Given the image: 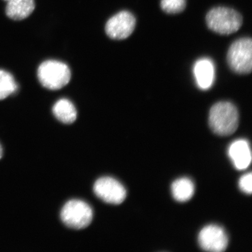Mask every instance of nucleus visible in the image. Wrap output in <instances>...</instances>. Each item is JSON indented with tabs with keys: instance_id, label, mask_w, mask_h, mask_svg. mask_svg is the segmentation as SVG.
Masks as SVG:
<instances>
[{
	"instance_id": "nucleus-1",
	"label": "nucleus",
	"mask_w": 252,
	"mask_h": 252,
	"mask_svg": "<svg viewBox=\"0 0 252 252\" xmlns=\"http://www.w3.org/2000/svg\"><path fill=\"white\" fill-rule=\"evenodd\" d=\"M239 112L231 102H220L211 108L209 124L214 133L228 136L235 133L239 125Z\"/></svg>"
},
{
	"instance_id": "nucleus-2",
	"label": "nucleus",
	"mask_w": 252,
	"mask_h": 252,
	"mask_svg": "<svg viewBox=\"0 0 252 252\" xmlns=\"http://www.w3.org/2000/svg\"><path fill=\"white\" fill-rule=\"evenodd\" d=\"M208 28L214 32L221 35H229L237 32L243 23V18L235 9L217 7L211 9L207 14Z\"/></svg>"
},
{
	"instance_id": "nucleus-3",
	"label": "nucleus",
	"mask_w": 252,
	"mask_h": 252,
	"mask_svg": "<svg viewBox=\"0 0 252 252\" xmlns=\"http://www.w3.org/2000/svg\"><path fill=\"white\" fill-rule=\"evenodd\" d=\"M71 70L65 63L50 60L37 69V77L43 87L50 90H61L70 81Z\"/></svg>"
},
{
	"instance_id": "nucleus-4",
	"label": "nucleus",
	"mask_w": 252,
	"mask_h": 252,
	"mask_svg": "<svg viewBox=\"0 0 252 252\" xmlns=\"http://www.w3.org/2000/svg\"><path fill=\"white\" fill-rule=\"evenodd\" d=\"M227 62L231 70L239 74H249L252 67V42L244 37L233 42L227 53Z\"/></svg>"
},
{
	"instance_id": "nucleus-5",
	"label": "nucleus",
	"mask_w": 252,
	"mask_h": 252,
	"mask_svg": "<svg viewBox=\"0 0 252 252\" xmlns=\"http://www.w3.org/2000/svg\"><path fill=\"white\" fill-rule=\"evenodd\" d=\"M61 219L68 227L74 229H83L88 227L93 220L92 208L83 201L72 200L63 207Z\"/></svg>"
},
{
	"instance_id": "nucleus-6",
	"label": "nucleus",
	"mask_w": 252,
	"mask_h": 252,
	"mask_svg": "<svg viewBox=\"0 0 252 252\" xmlns=\"http://www.w3.org/2000/svg\"><path fill=\"white\" fill-rule=\"evenodd\" d=\"M135 25L136 19L133 14L127 11H122L113 15L107 22L105 32L110 39L124 40L133 32Z\"/></svg>"
},
{
	"instance_id": "nucleus-7",
	"label": "nucleus",
	"mask_w": 252,
	"mask_h": 252,
	"mask_svg": "<svg viewBox=\"0 0 252 252\" xmlns=\"http://www.w3.org/2000/svg\"><path fill=\"white\" fill-rule=\"evenodd\" d=\"M96 196L106 203L118 205L125 200L127 192L121 183L111 177L97 179L94 186Z\"/></svg>"
},
{
	"instance_id": "nucleus-8",
	"label": "nucleus",
	"mask_w": 252,
	"mask_h": 252,
	"mask_svg": "<svg viewBox=\"0 0 252 252\" xmlns=\"http://www.w3.org/2000/svg\"><path fill=\"white\" fill-rule=\"evenodd\" d=\"M198 242L204 251L221 252L227 248L228 238L222 227L217 225H209L201 230L198 234Z\"/></svg>"
},
{
	"instance_id": "nucleus-9",
	"label": "nucleus",
	"mask_w": 252,
	"mask_h": 252,
	"mask_svg": "<svg viewBox=\"0 0 252 252\" xmlns=\"http://www.w3.org/2000/svg\"><path fill=\"white\" fill-rule=\"evenodd\" d=\"M193 73L197 86L200 90H207L212 87L215 79V67L212 60H198L194 65Z\"/></svg>"
},
{
	"instance_id": "nucleus-10",
	"label": "nucleus",
	"mask_w": 252,
	"mask_h": 252,
	"mask_svg": "<svg viewBox=\"0 0 252 252\" xmlns=\"http://www.w3.org/2000/svg\"><path fill=\"white\" fill-rule=\"evenodd\" d=\"M228 156L236 169H247L250 165L252 160L250 143L244 139L233 142L229 147Z\"/></svg>"
},
{
	"instance_id": "nucleus-11",
	"label": "nucleus",
	"mask_w": 252,
	"mask_h": 252,
	"mask_svg": "<svg viewBox=\"0 0 252 252\" xmlns=\"http://www.w3.org/2000/svg\"><path fill=\"white\" fill-rule=\"evenodd\" d=\"M35 8L34 0H9L5 8L6 15L15 21L25 20Z\"/></svg>"
},
{
	"instance_id": "nucleus-12",
	"label": "nucleus",
	"mask_w": 252,
	"mask_h": 252,
	"mask_svg": "<svg viewBox=\"0 0 252 252\" xmlns=\"http://www.w3.org/2000/svg\"><path fill=\"white\" fill-rule=\"evenodd\" d=\"M52 111L56 118L63 124H71L77 118L76 108L67 99H61L57 101L53 106Z\"/></svg>"
},
{
	"instance_id": "nucleus-13",
	"label": "nucleus",
	"mask_w": 252,
	"mask_h": 252,
	"mask_svg": "<svg viewBox=\"0 0 252 252\" xmlns=\"http://www.w3.org/2000/svg\"><path fill=\"white\" fill-rule=\"evenodd\" d=\"M171 191L176 200L184 202L190 199L194 193V185L191 179L182 178L173 183Z\"/></svg>"
},
{
	"instance_id": "nucleus-14",
	"label": "nucleus",
	"mask_w": 252,
	"mask_h": 252,
	"mask_svg": "<svg viewBox=\"0 0 252 252\" xmlns=\"http://www.w3.org/2000/svg\"><path fill=\"white\" fill-rule=\"evenodd\" d=\"M18 86L10 72L0 70V100L17 92Z\"/></svg>"
},
{
	"instance_id": "nucleus-15",
	"label": "nucleus",
	"mask_w": 252,
	"mask_h": 252,
	"mask_svg": "<svg viewBox=\"0 0 252 252\" xmlns=\"http://www.w3.org/2000/svg\"><path fill=\"white\" fill-rule=\"evenodd\" d=\"M187 7V0H161L160 7L169 14H177L184 11Z\"/></svg>"
},
{
	"instance_id": "nucleus-16",
	"label": "nucleus",
	"mask_w": 252,
	"mask_h": 252,
	"mask_svg": "<svg viewBox=\"0 0 252 252\" xmlns=\"http://www.w3.org/2000/svg\"><path fill=\"white\" fill-rule=\"evenodd\" d=\"M252 176L251 173L242 176L239 181L241 190L247 194H251L252 191Z\"/></svg>"
},
{
	"instance_id": "nucleus-17",
	"label": "nucleus",
	"mask_w": 252,
	"mask_h": 252,
	"mask_svg": "<svg viewBox=\"0 0 252 252\" xmlns=\"http://www.w3.org/2000/svg\"><path fill=\"white\" fill-rule=\"evenodd\" d=\"M2 156H3V149H2V147L1 146V144H0V159H1Z\"/></svg>"
},
{
	"instance_id": "nucleus-18",
	"label": "nucleus",
	"mask_w": 252,
	"mask_h": 252,
	"mask_svg": "<svg viewBox=\"0 0 252 252\" xmlns=\"http://www.w3.org/2000/svg\"><path fill=\"white\" fill-rule=\"evenodd\" d=\"M4 1H7H7H9V0H4Z\"/></svg>"
}]
</instances>
